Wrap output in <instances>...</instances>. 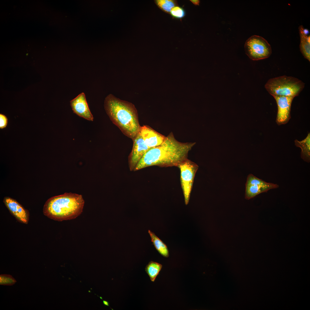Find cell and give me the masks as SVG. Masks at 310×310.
Segmentation results:
<instances>
[{"instance_id":"cell-1","label":"cell","mask_w":310,"mask_h":310,"mask_svg":"<svg viewBox=\"0 0 310 310\" xmlns=\"http://www.w3.org/2000/svg\"><path fill=\"white\" fill-rule=\"evenodd\" d=\"M195 142H181L172 132L160 145L149 149L134 168L135 170L153 165L163 167L177 166L187 159L189 152Z\"/></svg>"},{"instance_id":"cell-2","label":"cell","mask_w":310,"mask_h":310,"mask_svg":"<svg viewBox=\"0 0 310 310\" xmlns=\"http://www.w3.org/2000/svg\"><path fill=\"white\" fill-rule=\"evenodd\" d=\"M104 107L113 123L133 140L139 133L141 127L134 105L110 94L105 98Z\"/></svg>"},{"instance_id":"cell-3","label":"cell","mask_w":310,"mask_h":310,"mask_svg":"<svg viewBox=\"0 0 310 310\" xmlns=\"http://www.w3.org/2000/svg\"><path fill=\"white\" fill-rule=\"evenodd\" d=\"M84 204L82 195L65 193L49 199L44 205L43 213L48 218L57 221L73 219L82 213Z\"/></svg>"},{"instance_id":"cell-4","label":"cell","mask_w":310,"mask_h":310,"mask_svg":"<svg viewBox=\"0 0 310 310\" xmlns=\"http://www.w3.org/2000/svg\"><path fill=\"white\" fill-rule=\"evenodd\" d=\"M304 86V83L300 80L284 75L270 79L265 87L273 96L294 97L299 95Z\"/></svg>"},{"instance_id":"cell-5","label":"cell","mask_w":310,"mask_h":310,"mask_svg":"<svg viewBox=\"0 0 310 310\" xmlns=\"http://www.w3.org/2000/svg\"><path fill=\"white\" fill-rule=\"evenodd\" d=\"M245 53L253 60H258L269 57L272 52L271 47L266 39L261 36L253 35L246 41Z\"/></svg>"},{"instance_id":"cell-6","label":"cell","mask_w":310,"mask_h":310,"mask_svg":"<svg viewBox=\"0 0 310 310\" xmlns=\"http://www.w3.org/2000/svg\"><path fill=\"white\" fill-rule=\"evenodd\" d=\"M180 171L182 188L186 205L189 203L195 174L198 166L188 158L181 163L178 166Z\"/></svg>"},{"instance_id":"cell-7","label":"cell","mask_w":310,"mask_h":310,"mask_svg":"<svg viewBox=\"0 0 310 310\" xmlns=\"http://www.w3.org/2000/svg\"><path fill=\"white\" fill-rule=\"evenodd\" d=\"M245 186V198L247 200L260 193L267 192L269 190L277 188L279 187L277 184L265 181L252 174L248 175Z\"/></svg>"},{"instance_id":"cell-8","label":"cell","mask_w":310,"mask_h":310,"mask_svg":"<svg viewBox=\"0 0 310 310\" xmlns=\"http://www.w3.org/2000/svg\"><path fill=\"white\" fill-rule=\"evenodd\" d=\"M276 101L278 112L276 121L279 125L286 123L291 118V103L293 97L273 96Z\"/></svg>"},{"instance_id":"cell-9","label":"cell","mask_w":310,"mask_h":310,"mask_svg":"<svg viewBox=\"0 0 310 310\" xmlns=\"http://www.w3.org/2000/svg\"><path fill=\"white\" fill-rule=\"evenodd\" d=\"M73 112L81 117L90 121L94 118L91 113L84 93H82L70 101Z\"/></svg>"},{"instance_id":"cell-10","label":"cell","mask_w":310,"mask_h":310,"mask_svg":"<svg viewBox=\"0 0 310 310\" xmlns=\"http://www.w3.org/2000/svg\"><path fill=\"white\" fill-rule=\"evenodd\" d=\"M140 133L150 148L161 145L165 140L166 137L147 125L141 126Z\"/></svg>"},{"instance_id":"cell-11","label":"cell","mask_w":310,"mask_h":310,"mask_svg":"<svg viewBox=\"0 0 310 310\" xmlns=\"http://www.w3.org/2000/svg\"><path fill=\"white\" fill-rule=\"evenodd\" d=\"M133 145L130 156L131 167L135 168L144 154L150 148L141 136L140 132L133 140Z\"/></svg>"},{"instance_id":"cell-12","label":"cell","mask_w":310,"mask_h":310,"mask_svg":"<svg viewBox=\"0 0 310 310\" xmlns=\"http://www.w3.org/2000/svg\"><path fill=\"white\" fill-rule=\"evenodd\" d=\"M3 202L10 212L20 222L27 224L29 220L28 212L15 200L5 197Z\"/></svg>"},{"instance_id":"cell-13","label":"cell","mask_w":310,"mask_h":310,"mask_svg":"<svg viewBox=\"0 0 310 310\" xmlns=\"http://www.w3.org/2000/svg\"><path fill=\"white\" fill-rule=\"evenodd\" d=\"M299 30L300 38V51L304 57L310 61V36L307 34L308 31L302 25L299 27Z\"/></svg>"},{"instance_id":"cell-14","label":"cell","mask_w":310,"mask_h":310,"mask_svg":"<svg viewBox=\"0 0 310 310\" xmlns=\"http://www.w3.org/2000/svg\"><path fill=\"white\" fill-rule=\"evenodd\" d=\"M295 145L301 148V156L304 161L308 162L310 159V134L309 133L307 137L303 140L299 141H294Z\"/></svg>"},{"instance_id":"cell-15","label":"cell","mask_w":310,"mask_h":310,"mask_svg":"<svg viewBox=\"0 0 310 310\" xmlns=\"http://www.w3.org/2000/svg\"><path fill=\"white\" fill-rule=\"evenodd\" d=\"M148 232L151 238V241L157 251L164 257H168L169 253L166 245L154 233L150 230H148Z\"/></svg>"},{"instance_id":"cell-16","label":"cell","mask_w":310,"mask_h":310,"mask_svg":"<svg viewBox=\"0 0 310 310\" xmlns=\"http://www.w3.org/2000/svg\"><path fill=\"white\" fill-rule=\"evenodd\" d=\"M162 267V264L152 261L149 262L146 266L145 271L152 282L154 281Z\"/></svg>"},{"instance_id":"cell-17","label":"cell","mask_w":310,"mask_h":310,"mask_svg":"<svg viewBox=\"0 0 310 310\" xmlns=\"http://www.w3.org/2000/svg\"><path fill=\"white\" fill-rule=\"evenodd\" d=\"M154 2L161 10L169 14L173 8L179 5L177 1L175 0H155Z\"/></svg>"},{"instance_id":"cell-18","label":"cell","mask_w":310,"mask_h":310,"mask_svg":"<svg viewBox=\"0 0 310 310\" xmlns=\"http://www.w3.org/2000/svg\"><path fill=\"white\" fill-rule=\"evenodd\" d=\"M170 14L173 19H180L181 20L185 17L186 13L183 8L178 5L172 9Z\"/></svg>"},{"instance_id":"cell-19","label":"cell","mask_w":310,"mask_h":310,"mask_svg":"<svg viewBox=\"0 0 310 310\" xmlns=\"http://www.w3.org/2000/svg\"><path fill=\"white\" fill-rule=\"evenodd\" d=\"M16 282V280L10 275L4 274L0 275V285L11 286Z\"/></svg>"},{"instance_id":"cell-20","label":"cell","mask_w":310,"mask_h":310,"mask_svg":"<svg viewBox=\"0 0 310 310\" xmlns=\"http://www.w3.org/2000/svg\"><path fill=\"white\" fill-rule=\"evenodd\" d=\"M8 119L4 115L0 114V129H2L6 128L8 124Z\"/></svg>"},{"instance_id":"cell-21","label":"cell","mask_w":310,"mask_h":310,"mask_svg":"<svg viewBox=\"0 0 310 310\" xmlns=\"http://www.w3.org/2000/svg\"><path fill=\"white\" fill-rule=\"evenodd\" d=\"M190 1L193 4L196 5H199L200 1L199 0H190Z\"/></svg>"},{"instance_id":"cell-22","label":"cell","mask_w":310,"mask_h":310,"mask_svg":"<svg viewBox=\"0 0 310 310\" xmlns=\"http://www.w3.org/2000/svg\"><path fill=\"white\" fill-rule=\"evenodd\" d=\"M103 303L104 305L108 306H109V303L107 301H103Z\"/></svg>"}]
</instances>
